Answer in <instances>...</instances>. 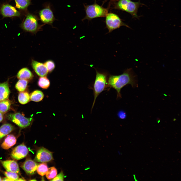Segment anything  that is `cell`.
I'll return each mask as SVG.
<instances>
[{
	"label": "cell",
	"instance_id": "obj_6",
	"mask_svg": "<svg viewBox=\"0 0 181 181\" xmlns=\"http://www.w3.org/2000/svg\"><path fill=\"white\" fill-rule=\"evenodd\" d=\"M105 17L106 27L109 33L122 26L130 28L128 25L123 22L119 17L115 14L112 13H108Z\"/></svg>",
	"mask_w": 181,
	"mask_h": 181
},
{
	"label": "cell",
	"instance_id": "obj_20",
	"mask_svg": "<svg viewBox=\"0 0 181 181\" xmlns=\"http://www.w3.org/2000/svg\"><path fill=\"white\" fill-rule=\"evenodd\" d=\"M30 99V95L27 92H21L19 94L18 100L20 104H25L29 102Z\"/></svg>",
	"mask_w": 181,
	"mask_h": 181
},
{
	"label": "cell",
	"instance_id": "obj_18",
	"mask_svg": "<svg viewBox=\"0 0 181 181\" xmlns=\"http://www.w3.org/2000/svg\"><path fill=\"white\" fill-rule=\"evenodd\" d=\"M14 129V127L9 123H6L1 126L0 127V140L10 133Z\"/></svg>",
	"mask_w": 181,
	"mask_h": 181
},
{
	"label": "cell",
	"instance_id": "obj_22",
	"mask_svg": "<svg viewBox=\"0 0 181 181\" xmlns=\"http://www.w3.org/2000/svg\"><path fill=\"white\" fill-rule=\"evenodd\" d=\"M28 83V81L27 80L19 79L15 85V88L19 92L23 91L26 89Z\"/></svg>",
	"mask_w": 181,
	"mask_h": 181
},
{
	"label": "cell",
	"instance_id": "obj_12",
	"mask_svg": "<svg viewBox=\"0 0 181 181\" xmlns=\"http://www.w3.org/2000/svg\"><path fill=\"white\" fill-rule=\"evenodd\" d=\"M31 65L34 71L38 76H44L48 74V71L44 64L32 59Z\"/></svg>",
	"mask_w": 181,
	"mask_h": 181
},
{
	"label": "cell",
	"instance_id": "obj_24",
	"mask_svg": "<svg viewBox=\"0 0 181 181\" xmlns=\"http://www.w3.org/2000/svg\"><path fill=\"white\" fill-rule=\"evenodd\" d=\"M39 86L44 89H47L49 86L50 82L48 79L45 76L40 77L38 82Z\"/></svg>",
	"mask_w": 181,
	"mask_h": 181
},
{
	"label": "cell",
	"instance_id": "obj_2",
	"mask_svg": "<svg viewBox=\"0 0 181 181\" xmlns=\"http://www.w3.org/2000/svg\"><path fill=\"white\" fill-rule=\"evenodd\" d=\"M96 78L93 85L94 100L91 108V111L98 96L102 92L107 88L108 78L107 74L106 73L100 72L96 70Z\"/></svg>",
	"mask_w": 181,
	"mask_h": 181
},
{
	"label": "cell",
	"instance_id": "obj_14",
	"mask_svg": "<svg viewBox=\"0 0 181 181\" xmlns=\"http://www.w3.org/2000/svg\"><path fill=\"white\" fill-rule=\"evenodd\" d=\"M3 166L7 171L19 174V168L18 165L16 161L14 160H0Z\"/></svg>",
	"mask_w": 181,
	"mask_h": 181
},
{
	"label": "cell",
	"instance_id": "obj_35",
	"mask_svg": "<svg viewBox=\"0 0 181 181\" xmlns=\"http://www.w3.org/2000/svg\"><path fill=\"white\" fill-rule=\"evenodd\" d=\"M111 0L112 1H116L117 0Z\"/></svg>",
	"mask_w": 181,
	"mask_h": 181
},
{
	"label": "cell",
	"instance_id": "obj_1",
	"mask_svg": "<svg viewBox=\"0 0 181 181\" xmlns=\"http://www.w3.org/2000/svg\"><path fill=\"white\" fill-rule=\"evenodd\" d=\"M128 84L133 87L138 86L136 76L131 68L127 69L121 75H110L108 77L107 88H112L116 90L117 99L121 97V89Z\"/></svg>",
	"mask_w": 181,
	"mask_h": 181
},
{
	"label": "cell",
	"instance_id": "obj_32",
	"mask_svg": "<svg viewBox=\"0 0 181 181\" xmlns=\"http://www.w3.org/2000/svg\"><path fill=\"white\" fill-rule=\"evenodd\" d=\"M2 180L3 181H10L9 179L7 177L4 178L2 179Z\"/></svg>",
	"mask_w": 181,
	"mask_h": 181
},
{
	"label": "cell",
	"instance_id": "obj_26",
	"mask_svg": "<svg viewBox=\"0 0 181 181\" xmlns=\"http://www.w3.org/2000/svg\"><path fill=\"white\" fill-rule=\"evenodd\" d=\"M57 170L54 167H50L46 174V177L49 180L53 179L57 175Z\"/></svg>",
	"mask_w": 181,
	"mask_h": 181
},
{
	"label": "cell",
	"instance_id": "obj_10",
	"mask_svg": "<svg viewBox=\"0 0 181 181\" xmlns=\"http://www.w3.org/2000/svg\"><path fill=\"white\" fill-rule=\"evenodd\" d=\"M0 13L3 17H20V13L14 7L8 4H3L0 8Z\"/></svg>",
	"mask_w": 181,
	"mask_h": 181
},
{
	"label": "cell",
	"instance_id": "obj_7",
	"mask_svg": "<svg viewBox=\"0 0 181 181\" xmlns=\"http://www.w3.org/2000/svg\"><path fill=\"white\" fill-rule=\"evenodd\" d=\"M7 117L9 120L22 128L30 125L32 119V118L26 117L19 113L9 114L7 115Z\"/></svg>",
	"mask_w": 181,
	"mask_h": 181
},
{
	"label": "cell",
	"instance_id": "obj_13",
	"mask_svg": "<svg viewBox=\"0 0 181 181\" xmlns=\"http://www.w3.org/2000/svg\"><path fill=\"white\" fill-rule=\"evenodd\" d=\"M37 166L38 164L35 161L28 158L23 164L22 167L27 173L32 175L34 173Z\"/></svg>",
	"mask_w": 181,
	"mask_h": 181
},
{
	"label": "cell",
	"instance_id": "obj_23",
	"mask_svg": "<svg viewBox=\"0 0 181 181\" xmlns=\"http://www.w3.org/2000/svg\"><path fill=\"white\" fill-rule=\"evenodd\" d=\"M11 103L9 100L6 99L0 101V112L4 113L10 109Z\"/></svg>",
	"mask_w": 181,
	"mask_h": 181
},
{
	"label": "cell",
	"instance_id": "obj_3",
	"mask_svg": "<svg viewBox=\"0 0 181 181\" xmlns=\"http://www.w3.org/2000/svg\"><path fill=\"white\" fill-rule=\"evenodd\" d=\"M142 5L140 0L134 2L131 0H118L115 4V8L125 11L130 14L133 18L138 19L137 13L139 7Z\"/></svg>",
	"mask_w": 181,
	"mask_h": 181
},
{
	"label": "cell",
	"instance_id": "obj_29",
	"mask_svg": "<svg viewBox=\"0 0 181 181\" xmlns=\"http://www.w3.org/2000/svg\"><path fill=\"white\" fill-rule=\"evenodd\" d=\"M64 175L62 171H61L60 173L56 176L53 178L52 181H63L64 179Z\"/></svg>",
	"mask_w": 181,
	"mask_h": 181
},
{
	"label": "cell",
	"instance_id": "obj_5",
	"mask_svg": "<svg viewBox=\"0 0 181 181\" xmlns=\"http://www.w3.org/2000/svg\"><path fill=\"white\" fill-rule=\"evenodd\" d=\"M38 20L36 16L29 13L27 15L20 26L25 31L35 34L41 30L42 26L44 25L39 24Z\"/></svg>",
	"mask_w": 181,
	"mask_h": 181
},
{
	"label": "cell",
	"instance_id": "obj_21",
	"mask_svg": "<svg viewBox=\"0 0 181 181\" xmlns=\"http://www.w3.org/2000/svg\"><path fill=\"white\" fill-rule=\"evenodd\" d=\"M16 7L20 10L26 9L31 4V0H14Z\"/></svg>",
	"mask_w": 181,
	"mask_h": 181
},
{
	"label": "cell",
	"instance_id": "obj_34",
	"mask_svg": "<svg viewBox=\"0 0 181 181\" xmlns=\"http://www.w3.org/2000/svg\"><path fill=\"white\" fill-rule=\"evenodd\" d=\"M2 179L1 178V177L0 176V181H2Z\"/></svg>",
	"mask_w": 181,
	"mask_h": 181
},
{
	"label": "cell",
	"instance_id": "obj_33",
	"mask_svg": "<svg viewBox=\"0 0 181 181\" xmlns=\"http://www.w3.org/2000/svg\"><path fill=\"white\" fill-rule=\"evenodd\" d=\"M24 180H25L23 179L22 178H19L18 180V181H24Z\"/></svg>",
	"mask_w": 181,
	"mask_h": 181
},
{
	"label": "cell",
	"instance_id": "obj_4",
	"mask_svg": "<svg viewBox=\"0 0 181 181\" xmlns=\"http://www.w3.org/2000/svg\"><path fill=\"white\" fill-rule=\"evenodd\" d=\"M86 15L82 20H90L98 17H105L108 13V11L107 8L95 3L92 4L84 5Z\"/></svg>",
	"mask_w": 181,
	"mask_h": 181
},
{
	"label": "cell",
	"instance_id": "obj_8",
	"mask_svg": "<svg viewBox=\"0 0 181 181\" xmlns=\"http://www.w3.org/2000/svg\"><path fill=\"white\" fill-rule=\"evenodd\" d=\"M53 160L52 153L43 147L37 150L34 160L37 162L46 163Z\"/></svg>",
	"mask_w": 181,
	"mask_h": 181
},
{
	"label": "cell",
	"instance_id": "obj_25",
	"mask_svg": "<svg viewBox=\"0 0 181 181\" xmlns=\"http://www.w3.org/2000/svg\"><path fill=\"white\" fill-rule=\"evenodd\" d=\"M48 169L47 164L45 163L38 165L36 169L38 173L41 176H43L46 174Z\"/></svg>",
	"mask_w": 181,
	"mask_h": 181
},
{
	"label": "cell",
	"instance_id": "obj_11",
	"mask_svg": "<svg viewBox=\"0 0 181 181\" xmlns=\"http://www.w3.org/2000/svg\"><path fill=\"white\" fill-rule=\"evenodd\" d=\"M29 151L26 146L23 144L15 147L11 154L12 157L17 160H19L25 157L28 154Z\"/></svg>",
	"mask_w": 181,
	"mask_h": 181
},
{
	"label": "cell",
	"instance_id": "obj_9",
	"mask_svg": "<svg viewBox=\"0 0 181 181\" xmlns=\"http://www.w3.org/2000/svg\"><path fill=\"white\" fill-rule=\"evenodd\" d=\"M39 15L41 21L44 24L52 25L55 18L49 5L40 11Z\"/></svg>",
	"mask_w": 181,
	"mask_h": 181
},
{
	"label": "cell",
	"instance_id": "obj_28",
	"mask_svg": "<svg viewBox=\"0 0 181 181\" xmlns=\"http://www.w3.org/2000/svg\"><path fill=\"white\" fill-rule=\"evenodd\" d=\"M48 72H51L54 69L55 65L54 62L52 60H48L46 61L44 63Z\"/></svg>",
	"mask_w": 181,
	"mask_h": 181
},
{
	"label": "cell",
	"instance_id": "obj_31",
	"mask_svg": "<svg viewBox=\"0 0 181 181\" xmlns=\"http://www.w3.org/2000/svg\"><path fill=\"white\" fill-rule=\"evenodd\" d=\"M3 119V116L2 114L0 112V122L2 121Z\"/></svg>",
	"mask_w": 181,
	"mask_h": 181
},
{
	"label": "cell",
	"instance_id": "obj_17",
	"mask_svg": "<svg viewBox=\"0 0 181 181\" xmlns=\"http://www.w3.org/2000/svg\"><path fill=\"white\" fill-rule=\"evenodd\" d=\"M16 142L15 137L12 135L7 136L1 145V147L4 149H8L14 145Z\"/></svg>",
	"mask_w": 181,
	"mask_h": 181
},
{
	"label": "cell",
	"instance_id": "obj_30",
	"mask_svg": "<svg viewBox=\"0 0 181 181\" xmlns=\"http://www.w3.org/2000/svg\"><path fill=\"white\" fill-rule=\"evenodd\" d=\"M118 117L121 119H125L126 116V113L123 111H119L117 113Z\"/></svg>",
	"mask_w": 181,
	"mask_h": 181
},
{
	"label": "cell",
	"instance_id": "obj_15",
	"mask_svg": "<svg viewBox=\"0 0 181 181\" xmlns=\"http://www.w3.org/2000/svg\"><path fill=\"white\" fill-rule=\"evenodd\" d=\"M17 76L19 79L28 80L32 79L33 77V75L28 68L24 67L22 68L18 71Z\"/></svg>",
	"mask_w": 181,
	"mask_h": 181
},
{
	"label": "cell",
	"instance_id": "obj_16",
	"mask_svg": "<svg viewBox=\"0 0 181 181\" xmlns=\"http://www.w3.org/2000/svg\"><path fill=\"white\" fill-rule=\"evenodd\" d=\"M7 81L0 83V101L7 99L10 93Z\"/></svg>",
	"mask_w": 181,
	"mask_h": 181
},
{
	"label": "cell",
	"instance_id": "obj_27",
	"mask_svg": "<svg viewBox=\"0 0 181 181\" xmlns=\"http://www.w3.org/2000/svg\"><path fill=\"white\" fill-rule=\"evenodd\" d=\"M4 173L6 177L10 181L18 180L19 179V176L16 173L6 171L4 172Z\"/></svg>",
	"mask_w": 181,
	"mask_h": 181
},
{
	"label": "cell",
	"instance_id": "obj_19",
	"mask_svg": "<svg viewBox=\"0 0 181 181\" xmlns=\"http://www.w3.org/2000/svg\"><path fill=\"white\" fill-rule=\"evenodd\" d=\"M44 97V94L41 91L36 90L32 92L30 95V99L33 101L39 102L41 101Z\"/></svg>",
	"mask_w": 181,
	"mask_h": 181
}]
</instances>
